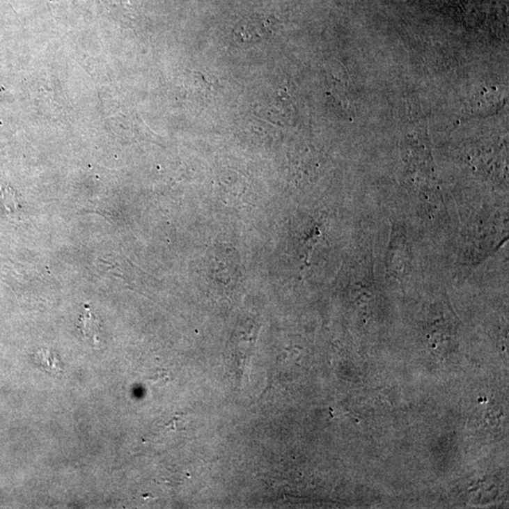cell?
Masks as SVG:
<instances>
[{
	"label": "cell",
	"instance_id": "obj_1",
	"mask_svg": "<svg viewBox=\"0 0 509 509\" xmlns=\"http://www.w3.org/2000/svg\"><path fill=\"white\" fill-rule=\"evenodd\" d=\"M79 330L89 345L95 348H102L104 345L102 324L100 319L92 313L89 306L85 308L84 313L79 318Z\"/></svg>",
	"mask_w": 509,
	"mask_h": 509
},
{
	"label": "cell",
	"instance_id": "obj_3",
	"mask_svg": "<svg viewBox=\"0 0 509 509\" xmlns=\"http://www.w3.org/2000/svg\"><path fill=\"white\" fill-rule=\"evenodd\" d=\"M260 24L256 21H247L244 24H240L235 36L241 42H249L260 38L263 34V28H258Z\"/></svg>",
	"mask_w": 509,
	"mask_h": 509
},
{
	"label": "cell",
	"instance_id": "obj_2",
	"mask_svg": "<svg viewBox=\"0 0 509 509\" xmlns=\"http://www.w3.org/2000/svg\"><path fill=\"white\" fill-rule=\"evenodd\" d=\"M34 361L45 371L58 374L61 371V363L58 357L49 350H40L34 356Z\"/></svg>",
	"mask_w": 509,
	"mask_h": 509
}]
</instances>
